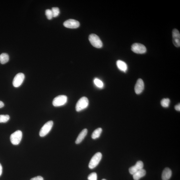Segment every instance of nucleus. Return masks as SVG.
<instances>
[{"label": "nucleus", "instance_id": "nucleus-1", "mask_svg": "<svg viewBox=\"0 0 180 180\" xmlns=\"http://www.w3.org/2000/svg\"><path fill=\"white\" fill-rule=\"evenodd\" d=\"M89 101L86 97H83L78 100L76 105V109L78 112L80 111L85 109L88 106Z\"/></svg>", "mask_w": 180, "mask_h": 180}, {"label": "nucleus", "instance_id": "nucleus-2", "mask_svg": "<svg viewBox=\"0 0 180 180\" xmlns=\"http://www.w3.org/2000/svg\"><path fill=\"white\" fill-rule=\"evenodd\" d=\"M22 133L20 130H18L11 134L10 136V140L11 143L14 145H17L21 141Z\"/></svg>", "mask_w": 180, "mask_h": 180}, {"label": "nucleus", "instance_id": "nucleus-3", "mask_svg": "<svg viewBox=\"0 0 180 180\" xmlns=\"http://www.w3.org/2000/svg\"><path fill=\"white\" fill-rule=\"evenodd\" d=\"M89 40L92 46L96 48H100L102 47V41L99 37L96 34H92L90 35Z\"/></svg>", "mask_w": 180, "mask_h": 180}, {"label": "nucleus", "instance_id": "nucleus-4", "mask_svg": "<svg viewBox=\"0 0 180 180\" xmlns=\"http://www.w3.org/2000/svg\"><path fill=\"white\" fill-rule=\"evenodd\" d=\"M102 155L100 152H98L95 154L90 160L88 167L91 169H94L98 165L101 158Z\"/></svg>", "mask_w": 180, "mask_h": 180}, {"label": "nucleus", "instance_id": "nucleus-5", "mask_svg": "<svg viewBox=\"0 0 180 180\" xmlns=\"http://www.w3.org/2000/svg\"><path fill=\"white\" fill-rule=\"evenodd\" d=\"M53 124L52 121H49L45 123L40 130V137H44L50 131Z\"/></svg>", "mask_w": 180, "mask_h": 180}, {"label": "nucleus", "instance_id": "nucleus-6", "mask_svg": "<svg viewBox=\"0 0 180 180\" xmlns=\"http://www.w3.org/2000/svg\"><path fill=\"white\" fill-rule=\"evenodd\" d=\"M67 100V97L65 95H60L54 99L53 104L55 107L61 106L66 104Z\"/></svg>", "mask_w": 180, "mask_h": 180}, {"label": "nucleus", "instance_id": "nucleus-7", "mask_svg": "<svg viewBox=\"0 0 180 180\" xmlns=\"http://www.w3.org/2000/svg\"><path fill=\"white\" fill-rule=\"evenodd\" d=\"M131 50L137 54H144L146 51V49L144 45L140 43H134L131 46Z\"/></svg>", "mask_w": 180, "mask_h": 180}, {"label": "nucleus", "instance_id": "nucleus-8", "mask_svg": "<svg viewBox=\"0 0 180 180\" xmlns=\"http://www.w3.org/2000/svg\"><path fill=\"white\" fill-rule=\"evenodd\" d=\"M24 78L25 76L24 73H20L16 74L13 81V85L14 87L18 88L21 85Z\"/></svg>", "mask_w": 180, "mask_h": 180}, {"label": "nucleus", "instance_id": "nucleus-9", "mask_svg": "<svg viewBox=\"0 0 180 180\" xmlns=\"http://www.w3.org/2000/svg\"><path fill=\"white\" fill-rule=\"evenodd\" d=\"M63 25L65 27L69 28H76L80 26V22L78 21L73 19L66 20L64 22Z\"/></svg>", "mask_w": 180, "mask_h": 180}, {"label": "nucleus", "instance_id": "nucleus-10", "mask_svg": "<svg viewBox=\"0 0 180 180\" xmlns=\"http://www.w3.org/2000/svg\"><path fill=\"white\" fill-rule=\"evenodd\" d=\"M173 43L177 47L180 46V34L179 31L176 29H173L172 32Z\"/></svg>", "mask_w": 180, "mask_h": 180}, {"label": "nucleus", "instance_id": "nucleus-11", "mask_svg": "<svg viewBox=\"0 0 180 180\" xmlns=\"http://www.w3.org/2000/svg\"><path fill=\"white\" fill-rule=\"evenodd\" d=\"M144 163L141 161H138L134 166L130 167L129 169V172L130 174L133 175L136 172L143 169Z\"/></svg>", "mask_w": 180, "mask_h": 180}, {"label": "nucleus", "instance_id": "nucleus-12", "mask_svg": "<svg viewBox=\"0 0 180 180\" xmlns=\"http://www.w3.org/2000/svg\"><path fill=\"white\" fill-rule=\"evenodd\" d=\"M144 89V84L143 81L140 78L136 82L134 90L136 94H139L142 93Z\"/></svg>", "mask_w": 180, "mask_h": 180}, {"label": "nucleus", "instance_id": "nucleus-13", "mask_svg": "<svg viewBox=\"0 0 180 180\" xmlns=\"http://www.w3.org/2000/svg\"><path fill=\"white\" fill-rule=\"evenodd\" d=\"M171 175L172 171L171 169L167 167L162 172V179L163 180H169L171 178Z\"/></svg>", "mask_w": 180, "mask_h": 180}, {"label": "nucleus", "instance_id": "nucleus-14", "mask_svg": "<svg viewBox=\"0 0 180 180\" xmlns=\"http://www.w3.org/2000/svg\"><path fill=\"white\" fill-rule=\"evenodd\" d=\"M88 132L87 129H84L80 132L76 141V144H80L82 141L87 134Z\"/></svg>", "mask_w": 180, "mask_h": 180}, {"label": "nucleus", "instance_id": "nucleus-15", "mask_svg": "<svg viewBox=\"0 0 180 180\" xmlns=\"http://www.w3.org/2000/svg\"><path fill=\"white\" fill-rule=\"evenodd\" d=\"M146 171L143 169L136 172L133 175V177L134 180H139L141 178L146 175Z\"/></svg>", "mask_w": 180, "mask_h": 180}, {"label": "nucleus", "instance_id": "nucleus-16", "mask_svg": "<svg viewBox=\"0 0 180 180\" xmlns=\"http://www.w3.org/2000/svg\"><path fill=\"white\" fill-rule=\"evenodd\" d=\"M117 67L121 71L124 72L127 71L128 69L127 65L125 62L118 60L117 62Z\"/></svg>", "mask_w": 180, "mask_h": 180}, {"label": "nucleus", "instance_id": "nucleus-17", "mask_svg": "<svg viewBox=\"0 0 180 180\" xmlns=\"http://www.w3.org/2000/svg\"><path fill=\"white\" fill-rule=\"evenodd\" d=\"M9 57L7 53H3L0 55V62L2 64H5L9 61Z\"/></svg>", "mask_w": 180, "mask_h": 180}, {"label": "nucleus", "instance_id": "nucleus-18", "mask_svg": "<svg viewBox=\"0 0 180 180\" xmlns=\"http://www.w3.org/2000/svg\"><path fill=\"white\" fill-rule=\"evenodd\" d=\"M102 129L101 128H98L93 132L92 135V138L93 139H96L100 137L102 132Z\"/></svg>", "mask_w": 180, "mask_h": 180}, {"label": "nucleus", "instance_id": "nucleus-19", "mask_svg": "<svg viewBox=\"0 0 180 180\" xmlns=\"http://www.w3.org/2000/svg\"><path fill=\"white\" fill-rule=\"evenodd\" d=\"M170 103V100L169 98H164L161 101V104L164 107H168Z\"/></svg>", "mask_w": 180, "mask_h": 180}, {"label": "nucleus", "instance_id": "nucleus-20", "mask_svg": "<svg viewBox=\"0 0 180 180\" xmlns=\"http://www.w3.org/2000/svg\"><path fill=\"white\" fill-rule=\"evenodd\" d=\"M10 119V117L8 115H0V123H7Z\"/></svg>", "mask_w": 180, "mask_h": 180}, {"label": "nucleus", "instance_id": "nucleus-21", "mask_svg": "<svg viewBox=\"0 0 180 180\" xmlns=\"http://www.w3.org/2000/svg\"><path fill=\"white\" fill-rule=\"evenodd\" d=\"M94 82L95 84L99 88H102L104 86L103 82L98 78H95L94 80Z\"/></svg>", "mask_w": 180, "mask_h": 180}, {"label": "nucleus", "instance_id": "nucleus-22", "mask_svg": "<svg viewBox=\"0 0 180 180\" xmlns=\"http://www.w3.org/2000/svg\"><path fill=\"white\" fill-rule=\"evenodd\" d=\"M51 11H52L53 17L55 18L57 17L60 13L59 9L58 7H53Z\"/></svg>", "mask_w": 180, "mask_h": 180}, {"label": "nucleus", "instance_id": "nucleus-23", "mask_svg": "<svg viewBox=\"0 0 180 180\" xmlns=\"http://www.w3.org/2000/svg\"><path fill=\"white\" fill-rule=\"evenodd\" d=\"M45 15H46L47 17L49 20H51L53 17V14L52 11H51V10L49 9H47L45 11Z\"/></svg>", "mask_w": 180, "mask_h": 180}, {"label": "nucleus", "instance_id": "nucleus-24", "mask_svg": "<svg viewBox=\"0 0 180 180\" xmlns=\"http://www.w3.org/2000/svg\"><path fill=\"white\" fill-rule=\"evenodd\" d=\"M88 179L89 180H97V175L96 173H93L88 175Z\"/></svg>", "mask_w": 180, "mask_h": 180}, {"label": "nucleus", "instance_id": "nucleus-25", "mask_svg": "<svg viewBox=\"0 0 180 180\" xmlns=\"http://www.w3.org/2000/svg\"><path fill=\"white\" fill-rule=\"evenodd\" d=\"M30 180H44L43 178L40 176L35 177L31 179Z\"/></svg>", "mask_w": 180, "mask_h": 180}, {"label": "nucleus", "instance_id": "nucleus-26", "mask_svg": "<svg viewBox=\"0 0 180 180\" xmlns=\"http://www.w3.org/2000/svg\"><path fill=\"white\" fill-rule=\"evenodd\" d=\"M175 109L176 110L178 111H180V103L178 104L175 105Z\"/></svg>", "mask_w": 180, "mask_h": 180}, {"label": "nucleus", "instance_id": "nucleus-27", "mask_svg": "<svg viewBox=\"0 0 180 180\" xmlns=\"http://www.w3.org/2000/svg\"><path fill=\"white\" fill-rule=\"evenodd\" d=\"M4 104L3 102L0 101V108H3L4 107Z\"/></svg>", "mask_w": 180, "mask_h": 180}, {"label": "nucleus", "instance_id": "nucleus-28", "mask_svg": "<svg viewBox=\"0 0 180 180\" xmlns=\"http://www.w3.org/2000/svg\"><path fill=\"white\" fill-rule=\"evenodd\" d=\"M2 171H3V167H2V165L0 163V176L2 174Z\"/></svg>", "mask_w": 180, "mask_h": 180}, {"label": "nucleus", "instance_id": "nucleus-29", "mask_svg": "<svg viewBox=\"0 0 180 180\" xmlns=\"http://www.w3.org/2000/svg\"><path fill=\"white\" fill-rule=\"evenodd\" d=\"M102 180H107L104 179H102Z\"/></svg>", "mask_w": 180, "mask_h": 180}]
</instances>
